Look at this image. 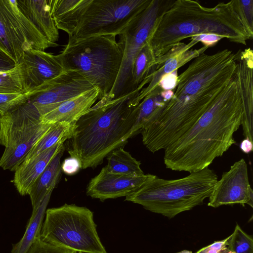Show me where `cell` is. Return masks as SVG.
<instances>
[{
  "mask_svg": "<svg viewBox=\"0 0 253 253\" xmlns=\"http://www.w3.org/2000/svg\"><path fill=\"white\" fill-rule=\"evenodd\" d=\"M236 66L235 53L228 49L193 59L178 76L173 96L160 115L142 129L144 145L156 152L185 134L232 80Z\"/></svg>",
  "mask_w": 253,
  "mask_h": 253,
  "instance_id": "cell-1",
  "label": "cell"
},
{
  "mask_svg": "<svg viewBox=\"0 0 253 253\" xmlns=\"http://www.w3.org/2000/svg\"><path fill=\"white\" fill-rule=\"evenodd\" d=\"M52 191L47 194L39 207L32 211L22 237L17 243L12 245L11 253H27L35 241L41 236L43 219Z\"/></svg>",
  "mask_w": 253,
  "mask_h": 253,
  "instance_id": "cell-25",
  "label": "cell"
},
{
  "mask_svg": "<svg viewBox=\"0 0 253 253\" xmlns=\"http://www.w3.org/2000/svg\"><path fill=\"white\" fill-rule=\"evenodd\" d=\"M54 125L42 123L39 114L26 102L14 111L0 116V145L5 149L0 159V168L15 171Z\"/></svg>",
  "mask_w": 253,
  "mask_h": 253,
  "instance_id": "cell-8",
  "label": "cell"
},
{
  "mask_svg": "<svg viewBox=\"0 0 253 253\" xmlns=\"http://www.w3.org/2000/svg\"><path fill=\"white\" fill-rule=\"evenodd\" d=\"M31 93H0V117L18 109L28 100Z\"/></svg>",
  "mask_w": 253,
  "mask_h": 253,
  "instance_id": "cell-31",
  "label": "cell"
},
{
  "mask_svg": "<svg viewBox=\"0 0 253 253\" xmlns=\"http://www.w3.org/2000/svg\"><path fill=\"white\" fill-rule=\"evenodd\" d=\"M177 70L163 76L160 81L158 85L165 90H174L176 85L178 77Z\"/></svg>",
  "mask_w": 253,
  "mask_h": 253,
  "instance_id": "cell-35",
  "label": "cell"
},
{
  "mask_svg": "<svg viewBox=\"0 0 253 253\" xmlns=\"http://www.w3.org/2000/svg\"><path fill=\"white\" fill-rule=\"evenodd\" d=\"M156 68V57L147 42L133 62L129 92L136 90L139 86L144 87L148 84Z\"/></svg>",
  "mask_w": 253,
  "mask_h": 253,
  "instance_id": "cell-24",
  "label": "cell"
},
{
  "mask_svg": "<svg viewBox=\"0 0 253 253\" xmlns=\"http://www.w3.org/2000/svg\"><path fill=\"white\" fill-rule=\"evenodd\" d=\"M44 218L41 232L43 241L78 253H107L93 213L86 207L65 204L46 209Z\"/></svg>",
  "mask_w": 253,
  "mask_h": 253,
  "instance_id": "cell-7",
  "label": "cell"
},
{
  "mask_svg": "<svg viewBox=\"0 0 253 253\" xmlns=\"http://www.w3.org/2000/svg\"><path fill=\"white\" fill-rule=\"evenodd\" d=\"M74 124L61 122L54 124L33 147L26 159L38 155L61 141H65L69 139L72 134Z\"/></svg>",
  "mask_w": 253,
  "mask_h": 253,
  "instance_id": "cell-27",
  "label": "cell"
},
{
  "mask_svg": "<svg viewBox=\"0 0 253 253\" xmlns=\"http://www.w3.org/2000/svg\"><path fill=\"white\" fill-rule=\"evenodd\" d=\"M173 0H151L145 9L120 35L124 54L114 85L107 96L114 99L129 93L131 69L134 59L147 42L158 18Z\"/></svg>",
  "mask_w": 253,
  "mask_h": 253,
  "instance_id": "cell-10",
  "label": "cell"
},
{
  "mask_svg": "<svg viewBox=\"0 0 253 253\" xmlns=\"http://www.w3.org/2000/svg\"><path fill=\"white\" fill-rule=\"evenodd\" d=\"M99 92L95 87L69 99L41 117L42 123L54 125L61 122L75 123L98 100Z\"/></svg>",
  "mask_w": 253,
  "mask_h": 253,
  "instance_id": "cell-19",
  "label": "cell"
},
{
  "mask_svg": "<svg viewBox=\"0 0 253 253\" xmlns=\"http://www.w3.org/2000/svg\"></svg>",
  "mask_w": 253,
  "mask_h": 253,
  "instance_id": "cell-41",
  "label": "cell"
},
{
  "mask_svg": "<svg viewBox=\"0 0 253 253\" xmlns=\"http://www.w3.org/2000/svg\"><path fill=\"white\" fill-rule=\"evenodd\" d=\"M27 92L25 71L22 63L11 69L0 71V93Z\"/></svg>",
  "mask_w": 253,
  "mask_h": 253,
  "instance_id": "cell-28",
  "label": "cell"
},
{
  "mask_svg": "<svg viewBox=\"0 0 253 253\" xmlns=\"http://www.w3.org/2000/svg\"><path fill=\"white\" fill-rule=\"evenodd\" d=\"M94 88L78 72L65 71L42 90L31 92L26 103L36 110L41 117L63 102Z\"/></svg>",
  "mask_w": 253,
  "mask_h": 253,
  "instance_id": "cell-12",
  "label": "cell"
},
{
  "mask_svg": "<svg viewBox=\"0 0 253 253\" xmlns=\"http://www.w3.org/2000/svg\"></svg>",
  "mask_w": 253,
  "mask_h": 253,
  "instance_id": "cell-42",
  "label": "cell"
},
{
  "mask_svg": "<svg viewBox=\"0 0 253 253\" xmlns=\"http://www.w3.org/2000/svg\"><path fill=\"white\" fill-rule=\"evenodd\" d=\"M142 89L139 86L114 99L104 96L75 122L68 151L79 160L82 169L101 164L134 136L136 116L132 99Z\"/></svg>",
  "mask_w": 253,
  "mask_h": 253,
  "instance_id": "cell-3",
  "label": "cell"
},
{
  "mask_svg": "<svg viewBox=\"0 0 253 253\" xmlns=\"http://www.w3.org/2000/svg\"><path fill=\"white\" fill-rule=\"evenodd\" d=\"M235 54L236 66L232 79L239 89L243 104L241 126L245 137L253 141V52L249 48Z\"/></svg>",
  "mask_w": 253,
  "mask_h": 253,
  "instance_id": "cell-16",
  "label": "cell"
},
{
  "mask_svg": "<svg viewBox=\"0 0 253 253\" xmlns=\"http://www.w3.org/2000/svg\"><path fill=\"white\" fill-rule=\"evenodd\" d=\"M151 0H91L68 41L121 35Z\"/></svg>",
  "mask_w": 253,
  "mask_h": 253,
  "instance_id": "cell-9",
  "label": "cell"
},
{
  "mask_svg": "<svg viewBox=\"0 0 253 253\" xmlns=\"http://www.w3.org/2000/svg\"><path fill=\"white\" fill-rule=\"evenodd\" d=\"M243 114L240 92L232 79L194 125L164 149L166 168L190 173L209 167L236 143L234 134Z\"/></svg>",
  "mask_w": 253,
  "mask_h": 253,
  "instance_id": "cell-2",
  "label": "cell"
},
{
  "mask_svg": "<svg viewBox=\"0 0 253 253\" xmlns=\"http://www.w3.org/2000/svg\"><path fill=\"white\" fill-rule=\"evenodd\" d=\"M209 198L208 205L213 208L234 204H247L253 208V191L245 159L236 162L229 170L223 173Z\"/></svg>",
  "mask_w": 253,
  "mask_h": 253,
  "instance_id": "cell-13",
  "label": "cell"
},
{
  "mask_svg": "<svg viewBox=\"0 0 253 253\" xmlns=\"http://www.w3.org/2000/svg\"><path fill=\"white\" fill-rule=\"evenodd\" d=\"M197 42L193 40L187 44L180 42L162 56L156 58V70L147 85L132 99V103L137 105L143 98L148 95L158 85L162 77L172 73L185 64L198 56L209 48L204 46L199 49H191Z\"/></svg>",
  "mask_w": 253,
  "mask_h": 253,
  "instance_id": "cell-17",
  "label": "cell"
},
{
  "mask_svg": "<svg viewBox=\"0 0 253 253\" xmlns=\"http://www.w3.org/2000/svg\"><path fill=\"white\" fill-rule=\"evenodd\" d=\"M23 65L27 92L40 91L65 72L58 55L31 49L24 52Z\"/></svg>",
  "mask_w": 253,
  "mask_h": 253,
  "instance_id": "cell-14",
  "label": "cell"
},
{
  "mask_svg": "<svg viewBox=\"0 0 253 253\" xmlns=\"http://www.w3.org/2000/svg\"><path fill=\"white\" fill-rule=\"evenodd\" d=\"M91 0H48L51 16L58 30L71 37Z\"/></svg>",
  "mask_w": 253,
  "mask_h": 253,
  "instance_id": "cell-21",
  "label": "cell"
},
{
  "mask_svg": "<svg viewBox=\"0 0 253 253\" xmlns=\"http://www.w3.org/2000/svg\"><path fill=\"white\" fill-rule=\"evenodd\" d=\"M216 35L246 45L253 38L247 33L231 0L209 8L198 1L173 0L160 16L148 43L156 58L186 38L203 34Z\"/></svg>",
  "mask_w": 253,
  "mask_h": 253,
  "instance_id": "cell-4",
  "label": "cell"
},
{
  "mask_svg": "<svg viewBox=\"0 0 253 253\" xmlns=\"http://www.w3.org/2000/svg\"><path fill=\"white\" fill-rule=\"evenodd\" d=\"M240 148L245 154H249L253 150V142L245 138L240 143Z\"/></svg>",
  "mask_w": 253,
  "mask_h": 253,
  "instance_id": "cell-37",
  "label": "cell"
},
{
  "mask_svg": "<svg viewBox=\"0 0 253 253\" xmlns=\"http://www.w3.org/2000/svg\"><path fill=\"white\" fill-rule=\"evenodd\" d=\"M19 10L50 42L57 43L58 29L51 16L48 0H16Z\"/></svg>",
  "mask_w": 253,
  "mask_h": 253,
  "instance_id": "cell-20",
  "label": "cell"
},
{
  "mask_svg": "<svg viewBox=\"0 0 253 253\" xmlns=\"http://www.w3.org/2000/svg\"><path fill=\"white\" fill-rule=\"evenodd\" d=\"M149 174L131 176L112 173L103 167L89 182L87 196L101 201L126 197L138 189L147 180Z\"/></svg>",
  "mask_w": 253,
  "mask_h": 253,
  "instance_id": "cell-15",
  "label": "cell"
},
{
  "mask_svg": "<svg viewBox=\"0 0 253 253\" xmlns=\"http://www.w3.org/2000/svg\"><path fill=\"white\" fill-rule=\"evenodd\" d=\"M222 39H224L222 37L211 34H200L191 37V40L196 42L197 43L201 42L204 44V46L208 47L214 45Z\"/></svg>",
  "mask_w": 253,
  "mask_h": 253,
  "instance_id": "cell-33",
  "label": "cell"
},
{
  "mask_svg": "<svg viewBox=\"0 0 253 253\" xmlns=\"http://www.w3.org/2000/svg\"><path fill=\"white\" fill-rule=\"evenodd\" d=\"M123 54V42L107 35L68 41L59 56L65 71L78 72L98 89L99 100L111 91Z\"/></svg>",
  "mask_w": 253,
  "mask_h": 253,
  "instance_id": "cell-6",
  "label": "cell"
},
{
  "mask_svg": "<svg viewBox=\"0 0 253 253\" xmlns=\"http://www.w3.org/2000/svg\"><path fill=\"white\" fill-rule=\"evenodd\" d=\"M177 253H192V252L188 250H183Z\"/></svg>",
  "mask_w": 253,
  "mask_h": 253,
  "instance_id": "cell-39",
  "label": "cell"
},
{
  "mask_svg": "<svg viewBox=\"0 0 253 253\" xmlns=\"http://www.w3.org/2000/svg\"><path fill=\"white\" fill-rule=\"evenodd\" d=\"M229 250L235 253H253V238L236 224L227 241Z\"/></svg>",
  "mask_w": 253,
  "mask_h": 253,
  "instance_id": "cell-29",
  "label": "cell"
},
{
  "mask_svg": "<svg viewBox=\"0 0 253 253\" xmlns=\"http://www.w3.org/2000/svg\"><path fill=\"white\" fill-rule=\"evenodd\" d=\"M27 253H78L75 251L58 247L43 241L41 236L32 245Z\"/></svg>",
  "mask_w": 253,
  "mask_h": 253,
  "instance_id": "cell-32",
  "label": "cell"
},
{
  "mask_svg": "<svg viewBox=\"0 0 253 253\" xmlns=\"http://www.w3.org/2000/svg\"><path fill=\"white\" fill-rule=\"evenodd\" d=\"M64 141H61L38 155L26 159L15 170L13 182L18 192L22 196L28 194L37 178L64 147Z\"/></svg>",
  "mask_w": 253,
  "mask_h": 253,
  "instance_id": "cell-18",
  "label": "cell"
},
{
  "mask_svg": "<svg viewBox=\"0 0 253 253\" xmlns=\"http://www.w3.org/2000/svg\"><path fill=\"white\" fill-rule=\"evenodd\" d=\"M107 170L112 173L131 176L144 175L140 167L141 163L133 158L122 147L112 151L107 157Z\"/></svg>",
  "mask_w": 253,
  "mask_h": 253,
  "instance_id": "cell-26",
  "label": "cell"
},
{
  "mask_svg": "<svg viewBox=\"0 0 253 253\" xmlns=\"http://www.w3.org/2000/svg\"><path fill=\"white\" fill-rule=\"evenodd\" d=\"M65 147H63L31 187L28 195L31 200L32 211L39 207L47 194L53 190L57 184L62 172L61 159Z\"/></svg>",
  "mask_w": 253,
  "mask_h": 253,
  "instance_id": "cell-23",
  "label": "cell"
},
{
  "mask_svg": "<svg viewBox=\"0 0 253 253\" xmlns=\"http://www.w3.org/2000/svg\"><path fill=\"white\" fill-rule=\"evenodd\" d=\"M81 168L79 160L73 157H70L63 162L61 164V170L68 175H73L76 173Z\"/></svg>",
  "mask_w": 253,
  "mask_h": 253,
  "instance_id": "cell-34",
  "label": "cell"
},
{
  "mask_svg": "<svg viewBox=\"0 0 253 253\" xmlns=\"http://www.w3.org/2000/svg\"><path fill=\"white\" fill-rule=\"evenodd\" d=\"M208 250V246L203 248L201 249L199 251H198L196 253H206Z\"/></svg>",
  "mask_w": 253,
  "mask_h": 253,
  "instance_id": "cell-38",
  "label": "cell"
},
{
  "mask_svg": "<svg viewBox=\"0 0 253 253\" xmlns=\"http://www.w3.org/2000/svg\"><path fill=\"white\" fill-rule=\"evenodd\" d=\"M217 180L216 172L209 167L176 179L149 174L144 183L125 200L170 218L202 204Z\"/></svg>",
  "mask_w": 253,
  "mask_h": 253,
  "instance_id": "cell-5",
  "label": "cell"
},
{
  "mask_svg": "<svg viewBox=\"0 0 253 253\" xmlns=\"http://www.w3.org/2000/svg\"><path fill=\"white\" fill-rule=\"evenodd\" d=\"M16 65L11 57L0 50V71L11 69Z\"/></svg>",
  "mask_w": 253,
  "mask_h": 253,
  "instance_id": "cell-36",
  "label": "cell"
},
{
  "mask_svg": "<svg viewBox=\"0 0 253 253\" xmlns=\"http://www.w3.org/2000/svg\"><path fill=\"white\" fill-rule=\"evenodd\" d=\"M233 7L240 17L247 33L253 37V0H232Z\"/></svg>",
  "mask_w": 253,
  "mask_h": 253,
  "instance_id": "cell-30",
  "label": "cell"
},
{
  "mask_svg": "<svg viewBox=\"0 0 253 253\" xmlns=\"http://www.w3.org/2000/svg\"><path fill=\"white\" fill-rule=\"evenodd\" d=\"M173 93V90H165L158 86L135 106L136 120L133 130L134 136L141 133L144 127L158 118Z\"/></svg>",
  "mask_w": 253,
  "mask_h": 253,
  "instance_id": "cell-22",
  "label": "cell"
},
{
  "mask_svg": "<svg viewBox=\"0 0 253 253\" xmlns=\"http://www.w3.org/2000/svg\"><path fill=\"white\" fill-rule=\"evenodd\" d=\"M227 253H235L232 252V251L229 250V251Z\"/></svg>",
  "mask_w": 253,
  "mask_h": 253,
  "instance_id": "cell-40",
  "label": "cell"
},
{
  "mask_svg": "<svg viewBox=\"0 0 253 253\" xmlns=\"http://www.w3.org/2000/svg\"><path fill=\"white\" fill-rule=\"evenodd\" d=\"M57 45L49 42L19 10L16 0H0V50L17 65L26 51H44Z\"/></svg>",
  "mask_w": 253,
  "mask_h": 253,
  "instance_id": "cell-11",
  "label": "cell"
}]
</instances>
